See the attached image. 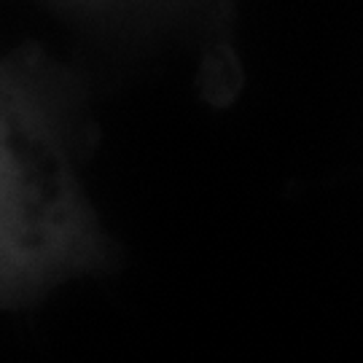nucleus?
I'll list each match as a JSON object with an SVG mask.
<instances>
[{
    "label": "nucleus",
    "instance_id": "f257e3e1",
    "mask_svg": "<svg viewBox=\"0 0 363 363\" xmlns=\"http://www.w3.org/2000/svg\"><path fill=\"white\" fill-rule=\"evenodd\" d=\"M60 199V154L0 81V253L52 245Z\"/></svg>",
    "mask_w": 363,
    "mask_h": 363
}]
</instances>
